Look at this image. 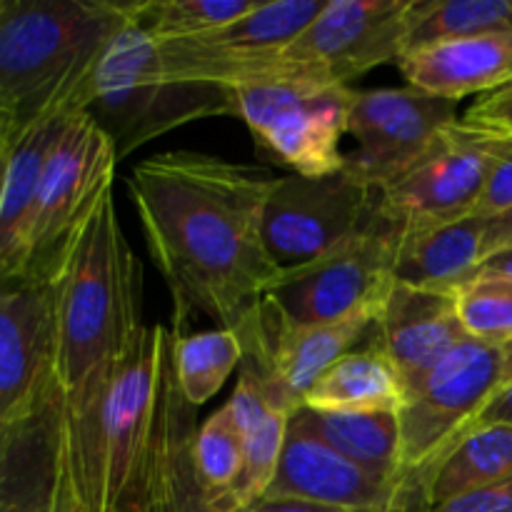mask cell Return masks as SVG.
Returning <instances> with one entry per match:
<instances>
[{"mask_svg":"<svg viewBox=\"0 0 512 512\" xmlns=\"http://www.w3.org/2000/svg\"><path fill=\"white\" fill-rule=\"evenodd\" d=\"M65 468V410L58 378L0 433V512H58Z\"/></svg>","mask_w":512,"mask_h":512,"instance_id":"ac0fdd59","label":"cell"},{"mask_svg":"<svg viewBox=\"0 0 512 512\" xmlns=\"http://www.w3.org/2000/svg\"><path fill=\"white\" fill-rule=\"evenodd\" d=\"M500 140V130L455 120L403 178L380 190L378 213L400 233L468 218L483 193Z\"/></svg>","mask_w":512,"mask_h":512,"instance_id":"30bf717a","label":"cell"},{"mask_svg":"<svg viewBox=\"0 0 512 512\" xmlns=\"http://www.w3.org/2000/svg\"><path fill=\"white\" fill-rule=\"evenodd\" d=\"M378 190L348 173L275 180L263 210V243L280 270L305 268L370 225Z\"/></svg>","mask_w":512,"mask_h":512,"instance_id":"7c38bea8","label":"cell"},{"mask_svg":"<svg viewBox=\"0 0 512 512\" xmlns=\"http://www.w3.org/2000/svg\"><path fill=\"white\" fill-rule=\"evenodd\" d=\"M278 175L198 150H165L133 165L125 190L150 260L173 298L170 328L193 313L238 330L283 270L263 243V210Z\"/></svg>","mask_w":512,"mask_h":512,"instance_id":"6da1fadb","label":"cell"},{"mask_svg":"<svg viewBox=\"0 0 512 512\" xmlns=\"http://www.w3.org/2000/svg\"><path fill=\"white\" fill-rule=\"evenodd\" d=\"M495 423H510L512 425V383L498 388V393L490 398V403L485 405L483 413L475 420V428H483V425H495Z\"/></svg>","mask_w":512,"mask_h":512,"instance_id":"d590c367","label":"cell"},{"mask_svg":"<svg viewBox=\"0 0 512 512\" xmlns=\"http://www.w3.org/2000/svg\"><path fill=\"white\" fill-rule=\"evenodd\" d=\"M503 385V348L465 338L438 368L408 393L398 410V488L410 512H428V490L438 465L473 430Z\"/></svg>","mask_w":512,"mask_h":512,"instance_id":"8992f818","label":"cell"},{"mask_svg":"<svg viewBox=\"0 0 512 512\" xmlns=\"http://www.w3.org/2000/svg\"><path fill=\"white\" fill-rule=\"evenodd\" d=\"M5 170H8V150L0 153V198H3V185H5Z\"/></svg>","mask_w":512,"mask_h":512,"instance_id":"b9f144b4","label":"cell"},{"mask_svg":"<svg viewBox=\"0 0 512 512\" xmlns=\"http://www.w3.org/2000/svg\"><path fill=\"white\" fill-rule=\"evenodd\" d=\"M168 345L180 393L193 408L218 395L230 373L243 363L238 333L228 328L180 333L168 325Z\"/></svg>","mask_w":512,"mask_h":512,"instance_id":"83f0119b","label":"cell"},{"mask_svg":"<svg viewBox=\"0 0 512 512\" xmlns=\"http://www.w3.org/2000/svg\"><path fill=\"white\" fill-rule=\"evenodd\" d=\"M125 23L123 3L110 0H0V115L15 138L85 113L95 68Z\"/></svg>","mask_w":512,"mask_h":512,"instance_id":"3957f363","label":"cell"},{"mask_svg":"<svg viewBox=\"0 0 512 512\" xmlns=\"http://www.w3.org/2000/svg\"><path fill=\"white\" fill-rule=\"evenodd\" d=\"M428 512H512V475L490 488L430 508Z\"/></svg>","mask_w":512,"mask_h":512,"instance_id":"d6a6232c","label":"cell"},{"mask_svg":"<svg viewBox=\"0 0 512 512\" xmlns=\"http://www.w3.org/2000/svg\"><path fill=\"white\" fill-rule=\"evenodd\" d=\"M465 338L453 293L410 288L393 280L365 343L390 360L408 398Z\"/></svg>","mask_w":512,"mask_h":512,"instance_id":"e0dca14e","label":"cell"},{"mask_svg":"<svg viewBox=\"0 0 512 512\" xmlns=\"http://www.w3.org/2000/svg\"><path fill=\"white\" fill-rule=\"evenodd\" d=\"M290 423L313 433L350 463L398 488L400 425L398 413H325L298 408ZM400 490V488H398ZM403 498V495H400Z\"/></svg>","mask_w":512,"mask_h":512,"instance_id":"d4e9b609","label":"cell"},{"mask_svg":"<svg viewBox=\"0 0 512 512\" xmlns=\"http://www.w3.org/2000/svg\"><path fill=\"white\" fill-rule=\"evenodd\" d=\"M165 343V325H143L115 368L103 410V512L143 508Z\"/></svg>","mask_w":512,"mask_h":512,"instance_id":"ba28073f","label":"cell"},{"mask_svg":"<svg viewBox=\"0 0 512 512\" xmlns=\"http://www.w3.org/2000/svg\"><path fill=\"white\" fill-rule=\"evenodd\" d=\"M13 140H15L13 125H10V120L5 118V115H0V153L10 148V143H13Z\"/></svg>","mask_w":512,"mask_h":512,"instance_id":"ab89813d","label":"cell"},{"mask_svg":"<svg viewBox=\"0 0 512 512\" xmlns=\"http://www.w3.org/2000/svg\"><path fill=\"white\" fill-rule=\"evenodd\" d=\"M328 0H260L248 15L190 40L158 45L163 70L183 83L218 85L235 80L278 58Z\"/></svg>","mask_w":512,"mask_h":512,"instance_id":"5bb4252c","label":"cell"},{"mask_svg":"<svg viewBox=\"0 0 512 512\" xmlns=\"http://www.w3.org/2000/svg\"><path fill=\"white\" fill-rule=\"evenodd\" d=\"M265 498L308 500L358 512H410L393 483L350 463L295 423L288 425L283 455Z\"/></svg>","mask_w":512,"mask_h":512,"instance_id":"d6986e66","label":"cell"},{"mask_svg":"<svg viewBox=\"0 0 512 512\" xmlns=\"http://www.w3.org/2000/svg\"><path fill=\"white\" fill-rule=\"evenodd\" d=\"M65 450L85 512H103V410L115 368L143 328V268L118 220L113 188L100 198L55 278Z\"/></svg>","mask_w":512,"mask_h":512,"instance_id":"7a4b0ae2","label":"cell"},{"mask_svg":"<svg viewBox=\"0 0 512 512\" xmlns=\"http://www.w3.org/2000/svg\"><path fill=\"white\" fill-rule=\"evenodd\" d=\"M58 512H85V510H83V505H80L78 495H75L73 480H70V470H68V450H65V468H63V480H60Z\"/></svg>","mask_w":512,"mask_h":512,"instance_id":"f35d334b","label":"cell"},{"mask_svg":"<svg viewBox=\"0 0 512 512\" xmlns=\"http://www.w3.org/2000/svg\"><path fill=\"white\" fill-rule=\"evenodd\" d=\"M465 120L483 128L500 130V133L512 135V88H500L480 98L473 108L468 110Z\"/></svg>","mask_w":512,"mask_h":512,"instance_id":"836d02e7","label":"cell"},{"mask_svg":"<svg viewBox=\"0 0 512 512\" xmlns=\"http://www.w3.org/2000/svg\"><path fill=\"white\" fill-rule=\"evenodd\" d=\"M225 405L243 433V470L225 512H245L260 503L273 485L293 413L278 408L260 380L245 370H240L238 385Z\"/></svg>","mask_w":512,"mask_h":512,"instance_id":"7402d4cb","label":"cell"},{"mask_svg":"<svg viewBox=\"0 0 512 512\" xmlns=\"http://www.w3.org/2000/svg\"><path fill=\"white\" fill-rule=\"evenodd\" d=\"M512 383V343L503 348V385ZM500 385V388H503Z\"/></svg>","mask_w":512,"mask_h":512,"instance_id":"60d3db41","label":"cell"},{"mask_svg":"<svg viewBox=\"0 0 512 512\" xmlns=\"http://www.w3.org/2000/svg\"><path fill=\"white\" fill-rule=\"evenodd\" d=\"M85 113L100 125L120 160L150 140L203 118L233 115V93L218 85L170 78L160 50L133 23H125L105 48Z\"/></svg>","mask_w":512,"mask_h":512,"instance_id":"277c9868","label":"cell"},{"mask_svg":"<svg viewBox=\"0 0 512 512\" xmlns=\"http://www.w3.org/2000/svg\"><path fill=\"white\" fill-rule=\"evenodd\" d=\"M403 403L398 373L370 343L335 360L303 400L305 408L325 413H398Z\"/></svg>","mask_w":512,"mask_h":512,"instance_id":"cb8c5ba5","label":"cell"},{"mask_svg":"<svg viewBox=\"0 0 512 512\" xmlns=\"http://www.w3.org/2000/svg\"><path fill=\"white\" fill-rule=\"evenodd\" d=\"M260 0H148L123 3L125 15L153 43L165 45L213 33L243 18Z\"/></svg>","mask_w":512,"mask_h":512,"instance_id":"f1b7e54d","label":"cell"},{"mask_svg":"<svg viewBox=\"0 0 512 512\" xmlns=\"http://www.w3.org/2000/svg\"><path fill=\"white\" fill-rule=\"evenodd\" d=\"M510 248H512V208L503 210V213L495 215V218L485 220L483 243H480V260Z\"/></svg>","mask_w":512,"mask_h":512,"instance_id":"e575fe53","label":"cell"},{"mask_svg":"<svg viewBox=\"0 0 512 512\" xmlns=\"http://www.w3.org/2000/svg\"><path fill=\"white\" fill-rule=\"evenodd\" d=\"M512 30V0H410L403 58L430 45Z\"/></svg>","mask_w":512,"mask_h":512,"instance_id":"4316f807","label":"cell"},{"mask_svg":"<svg viewBox=\"0 0 512 512\" xmlns=\"http://www.w3.org/2000/svg\"><path fill=\"white\" fill-rule=\"evenodd\" d=\"M65 118L68 115L40 120L10 143L3 198H0V280L25 278V255H28L40 175Z\"/></svg>","mask_w":512,"mask_h":512,"instance_id":"44dd1931","label":"cell"},{"mask_svg":"<svg viewBox=\"0 0 512 512\" xmlns=\"http://www.w3.org/2000/svg\"><path fill=\"white\" fill-rule=\"evenodd\" d=\"M485 220L460 218L403 233L395 253L393 280L420 290L453 293L468 283L480 263Z\"/></svg>","mask_w":512,"mask_h":512,"instance_id":"603a6c76","label":"cell"},{"mask_svg":"<svg viewBox=\"0 0 512 512\" xmlns=\"http://www.w3.org/2000/svg\"><path fill=\"white\" fill-rule=\"evenodd\" d=\"M55 280H0V433L55 383Z\"/></svg>","mask_w":512,"mask_h":512,"instance_id":"2e32d148","label":"cell"},{"mask_svg":"<svg viewBox=\"0 0 512 512\" xmlns=\"http://www.w3.org/2000/svg\"><path fill=\"white\" fill-rule=\"evenodd\" d=\"M458 120V103L410 88L355 90L348 133L358 148L345 153L343 173L373 190L403 178Z\"/></svg>","mask_w":512,"mask_h":512,"instance_id":"4fadbf2b","label":"cell"},{"mask_svg":"<svg viewBox=\"0 0 512 512\" xmlns=\"http://www.w3.org/2000/svg\"><path fill=\"white\" fill-rule=\"evenodd\" d=\"M118 155L88 113L65 118L35 198L25 278L53 283L100 198L115 188Z\"/></svg>","mask_w":512,"mask_h":512,"instance_id":"52a82bcc","label":"cell"},{"mask_svg":"<svg viewBox=\"0 0 512 512\" xmlns=\"http://www.w3.org/2000/svg\"><path fill=\"white\" fill-rule=\"evenodd\" d=\"M193 458L205 495L218 512H225L243 470V433L235 425L228 405L215 410L198 428Z\"/></svg>","mask_w":512,"mask_h":512,"instance_id":"f546056e","label":"cell"},{"mask_svg":"<svg viewBox=\"0 0 512 512\" xmlns=\"http://www.w3.org/2000/svg\"><path fill=\"white\" fill-rule=\"evenodd\" d=\"M512 208V135L503 133V140L498 145L490 173L485 178L483 193L473 208V218L488 220L500 215L503 210Z\"/></svg>","mask_w":512,"mask_h":512,"instance_id":"1f68e13d","label":"cell"},{"mask_svg":"<svg viewBox=\"0 0 512 512\" xmlns=\"http://www.w3.org/2000/svg\"><path fill=\"white\" fill-rule=\"evenodd\" d=\"M398 68L410 88L450 103L493 93L512 83V30L430 45L400 58Z\"/></svg>","mask_w":512,"mask_h":512,"instance_id":"ffe728a7","label":"cell"},{"mask_svg":"<svg viewBox=\"0 0 512 512\" xmlns=\"http://www.w3.org/2000/svg\"><path fill=\"white\" fill-rule=\"evenodd\" d=\"M245 512H358V510H343L330 508V505L308 503V500H290V498H263L255 503L253 508Z\"/></svg>","mask_w":512,"mask_h":512,"instance_id":"74e56055","label":"cell"},{"mask_svg":"<svg viewBox=\"0 0 512 512\" xmlns=\"http://www.w3.org/2000/svg\"><path fill=\"white\" fill-rule=\"evenodd\" d=\"M403 233L375 213L370 225L305 268L283 270L270 298L298 323H333L360 310L378 313L393 285Z\"/></svg>","mask_w":512,"mask_h":512,"instance_id":"8fae6325","label":"cell"},{"mask_svg":"<svg viewBox=\"0 0 512 512\" xmlns=\"http://www.w3.org/2000/svg\"><path fill=\"white\" fill-rule=\"evenodd\" d=\"M410 0H328L318 18L278 55L328 83L350 80L403 58Z\"/></svg>","mask_w":512,"mask_h":512,"instance_id":"9a60e30c","label":"cell"},{"mask_svg":"<svg viewBox=\"0 0 512 512\" xmlns=\"http://www.w3.org/2000/svg\"><path fill=\"white\" fill-rule=\"evenodd\" d=\"M375 310H360L333 323H298L263 298L248 323L238 328L245 373L255 375L278 408L295 413L308 390L338 358L368 338Z\"/></svg>","mask_w":512,"mask_h":512,"instance_id":"9c48e42d","label":"cell"},{"mask_svg":"<svg viewBox=\"0 0 512 512\" xmlns=\"http://www.w3.org/2000/svg\"><path fill=\"white\" fill-rule=\"evenodd\" d=\"M470 280H505V283H512V248L500 250V253L488 255L478 263V268L473 270Z\"/></svg>","mask_w":512,"mask_h":512,"instance_id":"8d00e7d4","label":"cell"},{"mask_svg":"<svg viewBox=\"0 0 512 512\" xmlns=\"http://www.w3.org/2000/svg\"><path fill=\"white\" fill-rule=\"evenodd\" d=\"M455 310L468 338L493 348L512 343V283L470 280L455 290Z\"/></svg>","mask_w":512,"mask_h":512,"instance_id":"4dcf8cb0","label":"cell"},{"mask_svg":"<svg viewBox=\"0 0 512 512\" xmlns=\"http://www.w3.org/2000/svg\"><path fill=\"white\" fill-rule=\"evenodd\" d=\"M512 475V425L475 428L438 465L428 490V508L465 498Z\"/></svg>","mask_w":512,"mask_h":512,"instance_id":"484cf974","label":"cell"},{"mask_svg":"<svg viewBox=\"0 0 512 512\" xmlns=\"http://www.w3.org/2000/svg\"><path fill=\"white\" fill-rule=\"evenodd\" d=\"M235 118L265 155L303 178L343 170L355 88L313 78L278 58L230 85Z\"/></svg>","mask_w":512,"mask_h":512,"instance_id":"5b68a950","label":"cell"}]
</instances>
